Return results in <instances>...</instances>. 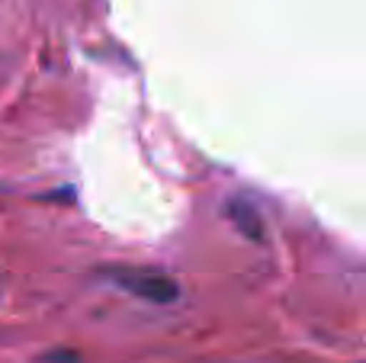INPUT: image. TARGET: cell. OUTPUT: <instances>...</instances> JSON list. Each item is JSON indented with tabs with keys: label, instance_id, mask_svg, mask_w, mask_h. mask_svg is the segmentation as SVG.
Returning a JSON list of instances; mask_svg holds the SVG:
<instances>
[{
	"label": "cell",
	"instance_id": "cell-2",
	"mask_svg": "<svg viewBox=\"0 0 366 363\" xmlns=\"http://www.w3.org/2000/svg\"><path fill=\"white\" fill-rule=\"evenodd\" d=\"M228 216H232V222L238 225V229L244 232L247 238H254V242L260 238V232H264V225H260V216L244 203V199H232V203H228Z\"/></svg>",
	"mask_w": 366,
	"mask_h": 363
},
{
	"label": "cell",
	"instance_id": "cell-1",
	"mask_svg": "<svg viewBox=\"0 0 366 363\" xmlns=\"http://www.w3.org/2000/svg\"><path fill=\"white\" fill-rule=\"evenodd\" d=\"M107 280L113 283V287H119V289H126V293L145 299V302H158V306H167V302H174L180 296L177 283H174L167 274H161V270L113 267V270H107Z\"/></svg>",
	"mask_w": 366,
	"mask_h": 363
}]
</instances>
